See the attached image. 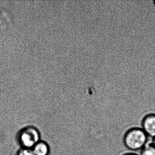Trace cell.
<instances>
[{
    "label": "cell",
    "mask_w": 155,
    "mask_h": 155,
    "mask_svg": "<svg viewBox=\"0 0 155 155\" xmlns=\"http://www.w3.org/2000/svg\"><path fill=\"white\" fill-rule=\"evenodd\" d=\"M16 155H35L32 150L30 149L20 148Z\"/></svg>",
    "instance_id": "8992f818"
},
{
    "label": "cell",
    "mask_w": 155,
    "mask_h": 155,
    "mask_svg": "<svg viewBox=\"0 0 155 155\" xmlns=\"http://www.w3.org/2000/svg\"><path fill=\"white\" fill-rule=\"evenodd\" d=\"M140 155H155V147L152 143L148 144L140 150Z\"/></svg>",
    "instance_id": "5b68a950"
},
{
    "label": "cell",
    "mask_w": 155,
    "mask_h": 155,
    "mask_svg": "<svg viewBox=\"0 0 155 155\" xmlns=\"http://www.w3.org/2000/svg\"><path fill=\"white\" fill-rule=\"evenodd\" d=\"M31 150L35 155H49L50 153L49 145L41 140L37 142Z\"/></svg>",
    "instance_id": "277c9868"
},
{
    "label": "cell",
    "mask_w": 155,
    "mask_h": 155,
    "mask_svg": "<svg viewBox=\"0 0 155 155\" xmlns=\"http://www.w3.org/2000/svg\"><path fill=\"white\" fill-rule=\"evenodd\" d=\"M16 138L21 148L31 149L35 144L41 140V135L38 128L29 125L21 129Z\"/></svg>",
    "instance_id": "7a4b0ae2"
},
{
    "label": "cell",
    "mask_w": 155,
    "mask_h": 155,
    "mask_svg": "<svg viewBox=\"0 0 155 155\" xmlns=\"http://www.w3.org/2000/svg\"><path fill=\"white\" fill-rule=\"evenodd\" d=\"M149 137L141 127L129 129L124 134L123 143L125 147L131 151L141 150L148 144Z\"/></svg>",
    "instance_id": "6da1fadb"
},
{
    "label": "cell",
    "mask_w": 155,
    "mask_h": 155,
    "mask_svg": "<svg viewBox=\"0 0 155 155\" xmlns=\"http://www.w3.org/2000/svg\"><path fill=\"white\" fill-rule=\"evenodd\" d=\"M141 128L149 138H155V113L145 115L141 122Z\"/></svg>",
    "instance_id": "3957f363"
},
{
    "label": "cell",
    "mask_w": 155,
    "mask_h": 155,
    "mask_svg": "<svg viewBox=\"0 0 155 155\" xmlns=\"http://www.w3.org/2000/svg\"></svg>",
    "instance_id": "9c48e42d"
},
{
    "label": "cell",
    "mask_w": 155,
    "mask_h": 155,
    "mask_svg": "<svg viewBox=\"0 0 155 155\" xmlns=\"http://www.w3.org/2000/svg\"><path fill=\"white\" fill-rule=\"evenodd\" d=\"M137 155V154H136V153H131V152H130V153H125V154H123V155Z\"/></svg>",
    "instance_id": "52a82bcc"
},
{
    "label": "cell",
    "mask_w": 155,
    "mask_h": 155,
    "mask_svg": "<svg viewBox=\"0 0 155 155\" xmlns=\"http://www.w3.org/2000/svg\"><path fill=\"white\" fill-rule=\"evenodd\" d=\"M151 143H152V144H153V146L155 147V138L152 139V141Z\"/></svg>",
    "instance_id": "ba28073f"
}]
</instances>
